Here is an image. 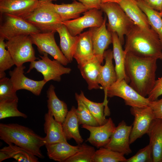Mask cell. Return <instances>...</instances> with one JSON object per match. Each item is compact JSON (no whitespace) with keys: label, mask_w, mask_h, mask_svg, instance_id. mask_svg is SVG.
I'll use <instances>...</instances> for the list:
<instances>
[{"label":"cell","mask_w":162,"mask_h":162,"mask_svg":"<svg viewBox=\"0 0 162 162\" xmlns=\"http://www.w3.org/2000/svg\"><path fill=\"white\" fill-rule=\"evenodd\" d=\"M157 59L126 54L125 70L130 85L144 97L148 95L155 83Z\"/></svg>","instance_id":"cell-1"},{"label":"cell","mask_w":162,"mask_h":162,"mask_svg":"<svg viewBox=\"0 0 162 162\" xmlns=\"http://www.w3.org/2000/svg\"><path fill=\"white\" fill-rule=\"evenodd\" d=\"M126 53L142 57L160 59L162 48L158 36L151 27L146 28L134 25L126 35Z\"/></svg>","instance_id":"cell-2"},{"label":"cell","mask_w":162,"mask_h":162,"mask_svg":"<svg viewBox=\"0 0 162 162\" xmlns=\"http://www.w3.org/2000/svg\"><path fill=\"white\" fill-rule=\"evenodd\" d=\"M0 138L8 144H14L37 157L44 158L40 149L46 144L45 137L28 128L17 124L1 123Z\"/></svg>","instance_id":"cell-3"},{"label":"cell","mask_w":162,"mask_h":162,"mask_svg":"<svg viewBox=\"0 0 162 162\" xmlns=\"http://www.w3.org/2000/svg\"><path fill=\"white\" fill-rule=\"evenodd\" d=\"M100 10L106 15L108 19L107 29L116 33L122 45L126 35L135 25L118 4L113 2L102 3Z\"/></svg>","instance_id":"cell-4"},{"label":"cell","mask_w":162,"mask_h":162,"mask_svg":"<svg viewBox=\"0 0 162 162\" xmlns=\"http://www.w3.org/2000/svg\"><path fill=\"white\" fill-rule=\"evenodd\" d=\"M52 2L40 1L38 6L24 19L41 32L55 31L62 24L59 15L52 9Z\"/></svg>","instance_id":"cell-5"},{"label":"cell","mask_w":162,"mask_h":162,"mask_svg":"<svg viewBox=\"0 0 162 162\" xmlns=\"http://www.w3.org/2000/svg\"><path fill=\"white\" fill-rule=\"evenodd\" d=\"M5 44L6 48L16 66L37 59L30 35H21L14 37L7 40Z\"/></svg>","instance_id":"cell-6"},{"label":"cell","mask_w":162,"mask_h":162,"mask_svg":"<svg viewBox=\"0 0 162 162\" xmlns=\"http://www.w3.org/2000/svg\"><path fill=\"white\" fill-rule=\"evenodd\" d=\"M114 96L122 98L125 104L131 107H146L149 102L147 98L140 95L124 79L117 80L108 88L104 101L108 102L107 98Z\"/></svg>","instance_id":"cell-7"},{"label":"cell","mask_w":162,"mask_h":162,"mask_svg":"<svg viewBox=\"0 0 162 162\" xmlns=\"http://www.w3.org/2000/svg\"><path fill=\"white\" fill-rule=\"evenodd\" d=\"M3 20L0 26V37L7 40L21 35L41 32L38 28L22 18L9 14H2Z\"/></svg>","instance_id":"cell-8"},{"label":"cell","mask_w":162,"mask_h":162,"mask_svg":"<svg viewBox=\"0 0 162 162\" xmlns=\"http://www.w3.org/2000/svg\"><path fill=\"white\" fill-rule=\"evenodd\" d=\"M42 54L43 56H39L41 59L30 62L26 73L30 72L34 68L43 75V80L47 82L51 80L59 82L62 75L68 74L71 72L70 68L64 67L55 59L51 60L48 57V54L44 53Z\"/></svg>","instance_id":"cell-9"},{"label":"cell","mask_w":162,"mask_h":162,"mask_svg":"<svg viewBox=\"0 0 162 162\" xmlns=\"http://www.w3.org/2000/svg\"><path fill=\"white\" fill-rule=\"evenodd\" d=\"M56 32H40L30 35L33 44L36 45L40 53H46L64 66L69 62L64 56L55 41Z\"/></svg>","instance_id":"cell-10"},{"label":"cell","mask_w":162,"mask_h":162,"mask_svg":"<svg viewBox=\"0 0 162 162\" xmlns=\"http://www.w3.org/2000/svg\"><path fill=\"white\" fill-rule=\"evenodd\" d=\"M83 13L81 17L62 22L73 36L79 35L86 28L99 27L103 23L104 18L101 10L92 9Z\"/></svg>","instance_id":"cell-11"},{"label":"cell","mask_w":162,"mask_h":162,"mask_svg":"<svg viewBox=\"0 0 162 162\" xmlns=\"http://www.w3.org/2000/svg\"><path fill=\"white\" fill-rule=\"evenodd\" d=\"M130 112L134 117L130 137V144L147 134L152 121L155 118L152 110L148 106L143 107H131Z\"/></svg>","instance_id":"cell-12"},{"label":"cell","mask_w":162,"mask_h":162,"mask_svg":"<svg viewBox=\"0 0 162 162\" xmlns=\"http://www.w3.org/2000/svg\"><path fill=\"white\" fill-rule=\"evenodd\" d=\"M26 67L23 65L16 66L9 71L10 80L14 89L17 91L20 89L28 91L36 96L40 95L43 88L47 82L44 80L36 81L26 77L24 74Z\"/></svg>","instance_id":"cell-13"},{"label":"cell","mask_w":162,"mask_h":162,"mask_svg":"<svg viewBox=\"0 0 162 162\" xmlns=\"http://www.w3.org/2000/svg\"><path fill=\"white\" fill-rule=\"evenodd\" d=\"M132 125H127L124 120L116 127L109 142L104 147L114 151L128 155L132 151L130 148V137Z\"/></svg>","instance_id":"cell-14"},{"label":"cell","mask_w":162,"mask_h":162,"mask_svg":"<svg viewBox=\"0 0 162 162\" xmlns=\"http://www.w3.org/2000/svg\"><path fill=\"white\" fill-rule=\"evenodd\" d=\"M106 16H105L102 24L99 27L89 28L94 56L103 63L104 54L109 45L112 43V33L106 27Z\"/></svg>","instance_id":"cell-15"},{"label":"cell","mask_w":162,"mask_h":162,"mask_svg":"<svg viewBox=\"0 0 162 162\" xmlns=\"http://www.w3.org/2000/svg\"><path fill=\"white\" fill-rule=\"evenodd\" d=\"M81 127L90 132L87 141L98 149L104 147L108 143L116 127L112 118H110L103 125L92 126L82 124Z\"/></svg>","instance_id":"cell-16"},{"label":"cell","mask_w":162,"mask_h":162,"mask_svg":"<svg viewBox=\"0 0 162 162\" xmlns=\"http://www.w3.org/2000/svg\"><path fill=\"white\" fill-rule=\"evenodd\" d=\"M38 0H0V12L23 19L30 15L38 6Z\"/></svg>","instance_id":"cell-17"},{"label":"cell","mask_w":162,"mask_h":162,"mask_svg":"<svg viewBox=\"0 0 162 162\" xmlns=\"http://www.w3.org/2000/svg\"><path fill=\"white\" fill-rule=\"evenodd\" d=\"M94 56L91 33L88 30L78 35L73 52V58L76 61L78 65H81L92 59Z\"/></svg>","instance_id":"cell-18"},{"label":"cell","mask_w":162,"mask_h":162,"mask_svg":"<svg viewBox=\"0 0 162 162\" xmlns=\"http://www.w3.org/2000/svg\"><path fill=\"white\" fill-rule=\"evenodd\" d=\"M105 63L101 66L98 77V82L104 90V95L108 88L117 81V75L114 66L112 51L111 49L106 50L104 54Z\"/></svg>","instance_id":"cell-19"},{"label":"cell","mask_w":162,"mask_h":162,"mask_svg":"<svg viewBox=\"0 0 162 162\" xmlns=\"http://www.w3.org/2000/svg\"><path fill=\"white\" fill-rule=\"evenodd\" d=\"M147 134L149 138L153 162H162V119H153Z\"/></svg>","instance_id":"cell-20"},{"label":"cell","mask_w":162,"mask_h":162,"mask_svg":"<svg viewBox=\"0 0 162 162\" xmlns=\"http://www.w3.org/2000/svg\"><path fill=\"white\" fill-rule=\"evenodd\" d=\"M44 130L46 134L44 137L46 145L67 142L63 130L62 123L56 121L49 112L44 116Z\"/></svg>","instance_id":"cell-21"},{"label":"cell","mask_w":162,"mask_h":162,"mask_svg":"<svg viewBox=\"0 0 162 162\" xmlns=\"http://www.w3.org/2000/svg\"><path fill=\"white\" fill-rule=\"evenodd\" d=\"M102 63L96 57L81 65H78L81 75L86 82L88 88L102 89L98 82V77Z\"/></svg>","instance_id":"cell-22"},{"label":"cell","mask_w":162,"mask_h":162,"mask_svg":"<svg viewBox=\"0 0 162 162\" xmlns=\"http://www.w3.org/2000/svg\"><path fill=\"white\" fill-rule=\"evenodd\" d=\"M45 146L49 158L59 162H65L81 148L80 144L75 146L70 145L68 142H58Z\"/></svg>","instance_id":"cell-23"},{"label":"cell","mask_w":162,"mask_h":162,"mask_svg":"<svg viewBox=\"0 0 162 162\" xmlns=\"http://www.w3.org/2000/svg\"><path fill=\"white\" fill-rule=\"evenodd\" d=\"M46 94L48 111L56 121L62 123L68 112L67 104L58 98L55 93V87L52 85H50Z\"/></svg>","instance_id":"cell-24"},{"label":"cell","mask_w":162,"mask_h":162,"mask_svg":"<svg viewBox=\"0 0 162 162\" xmlns=\"http://www.w3.org/2000/svg\"><path fill=\"white\" fill-rule=\"evenodd\" d=\"M134 24L139 27L150 28L147 16L134 0H122L118 4Z\"/></svg>","instance_id":"cell-25"},{"label":"cell","mask_w":162,"mask_h":162,"mask_svg":"<svg viewBox=\"0 0 162 162\" xmlns=\"http://www.w3.org/2000/svg\"><path fill=\"white\" fill-rule=\"evenodd\" d=\"M113 45V55L114 59L115 70L117 75V80L124 79L128 83L130 80L126 75L125 70V62L126 54L122 47L117 34L111 32Z\"/></svg>","instance_id":"cell-26"},{"label":"cell","mask_w":162,"mask_h":162,"mask_svg":"<svg viewBox=\"0 0 162 162\" xmlns=\"http://www.w3.org/2000/svg\"><path fill=\"white\" fill-rule=\"evenodd\" d=\"M52 9L59 16L62 22L74 19L80 17V14L89 9L81 3L74 0L71 3L54 4L52 2Z\"/></svg>","instance_id":"cell-27"},{"label":"cell","mask_w":162,"mask_h":162,"mask_svg":"<svg viewBox=\"0 0 162 162\" xmlns=\"http://www.w3.org/2000/svg\"><path fill=\"white\" fill-rule=\"evenodd\" d=\"M76 109L73 106L68 111L65 119L62 123L63 131L67 139H73L78 144L82 143L83 139L80 135L78 120L76 113Z\"/></svg>","instance_id":"cell-28"},{"label":"cell","mask_w":162,"mask_h":162,"mask_svg":"<svg viewBox=\"0 0 162 162\" xmlns=\"http://www.w3.org/2000/svg\"><path fill=\"white\" fill-rule=\"evenodd\" d=\"M56 32L58 33L60 38L61 50L69 63L71 62L73 58V52L78 35H72L63 24L57 29Z\"/></svg>","instance_id":"cell-29"},{"label":"cell","mask_w":162,"mask_h":162,"mask_svg":"<svg viewBox=\"0 0 162 162\" xmlns=\"http://www.w3.org/2000/svg\"><path fill=\"white\" fill-rule=\"evenodd\" d=\"M76 93L86 106L99 125H103L107 122L108 119L106 118L105 112L106 113L110 112L108 104L104 101L102 103L92 101L87 98L82 91L79 94Z\"/></svg>","instance_id":"cell-30"},{"label":"cell","mask_w":162,"mask_h":162,"mask_svg":"<svg viewBox=\"0 0 162 162\" xmlns=\"http://www.w3.org/2000/svg\"><path fill=\"white\" fill-rule=\"evenodd\" d=\"M136 2L147 16L151 28L158 34L162 48V17L159 12L150 8L143 0Z\"/></svg>","instance_id":"cell-31"},{"label":"cell","mask_w":162,"mask_h":162,"mask_svg":"<svg viewBox=\"0 0 162 162\" xmlns=\"http://www.w3.org/2000/svg\"><path fill=\"white\" fill-rule=\"evenodd\" d=\"M0 149L6 153L9 158H13L19 162H38L37 157L15 145L10 143Z\"/></svg>","instance_id":"cell-32"},{"label":"cell","mask_w":162,"mask_h":162,"mask_svg":"<svg viewBox=\"0 0 162 162\" xmlns=\"http://www.w3.org/2000/svg\"><path fill=\"white\" fill-rule=\"evenodd\" d=\"M124 155L105 147L96 151L93 162H125Z\"/></svg>","instance_id":"cell-33"},{"label":"cell","mask_w":162,"mask_h":162,"mask_svg":"<svg viewBox=\"0 0 162 162\" xmlns=\"http://www.w3.org/2000/svg\"><path fill=\"white\" fill-rule=\"evenodd\" d=\"M18 100H0V119L14 117L26 118L27 115L18 110Z\"/></svg>","instance_id":"cell-34"},{"label":"cell","mask_w":162,"mask_h":162,"mask_svg":"<svg viewBox=\"0 0 162 162\" xmlns=\"http://www.w3.org/2000/svg\"><path fill=\"white\" fill-rule=\"evenodd\" d=\"M75 97L77 103L76 113L79 124H86L92 126H99L97 121L86 106L79 98L76 93L75 94Z\"/></svg>","instance_id":"cell-35"},{"label":"cell","mask_w":162,"mask_h":162,"mask_svg":"<svg viewBox=\"0 0 162 162\" xmlns=\"http://www.w3.org/2000/svg\"><path fill=\"white\" fill-rule=\"evenodd\" d=\"M4 40L0 37V79L5 77V71L15 65L10 53L6 49Z\"/></svg>","instance_id":"cell-36"},{"label":"cell","mask_w":162,"mask_h":162,"mask_svg":"<svg viewBox=\"0 0 162 162\" xmlns=\"http://www.w3.org/2000/svg\"><path fill=\"white\" fill-rule=\"evenodd\" d=\"M80 150L65 162H93L96 150L94 147L85 143L80 144Z\"/></svg>","instance_id":"cell-37"},{"label":"cell","mask_w":162,"mask_h":162,"mask_svg":"<svg viewBox=\"0 0 162 162\" xmlns=\"http://www.w3.org/2000/svg\"><path fill=\"white\" fill-rule=\"evenodd\" d=\"M10 78L6 76L0 79V100H18Z\"/></svg>","instance_id":"cell-38"},{"label":"cell","mask_w":162,"mask_h":162,"mask_svg":"<svg viewBox=\"0 0 162 162\" xmlns=\"http://www.w3.org/2000/svg\"><path fill=\"white\" fill-rule=\"evenodd\" d=\"M152 148L149 144L140 150L134 155L127 159L125 162H152Z\"/></svg>","instance_id":"cell-39"},{"label":"cell","mask_w":162,"mask_h":162,"mask_svg":"<svg viewBox=\"0 0 162 162\" xmlns=\"http://www.w3.org/2000/svg\"><path fill=\"white\" fill-rule=\"evenodd\" d=\"M162 95V76L156 80L152 89L149 93L147 98L149 101L158 99Z\"/></svg>","instance_id":"cell-40"},{"label":"cell","mask_w":162,"mask_h":162,"mask_svg":"<svg viewBox=\"0 0 162 162\" xmlns=\"http://www.w3.org/2000/svg\"><path fill=\"white\" fill-rule=\"evenodd\" d=\"M148 106L152 109L155 118L162 119V98L149 101Z\"/></svg>","instance_id":"cell-41"},{"label":"cell","mask_w":162,"mask_h":162,"mask_svg":"<svg viewBox=\"0 0 162 162\" xmlns=\"http://www.w3.org/2000/svg\"><path fill=\"white\" fill-rule=\"evenodd\" d=\"M78 0L84 5L87 7L89 10L96 9L100 10L101 3L100 0Z\"/></svg>","instance_id":"cell-42"},{"label":"cell","mask_w":162,"mask_h":162,"mask_svg":"<svg viewBox=\"0 0 162 162\" xmlns=\"http://www.w3.org/2000/svg\"><path fill=\"white\" fill-rule=\"evenodd\" d=\"M144 2L150 8L160 12L162 8V0H143Z\"/></svg>","instance_id":"cell-43"},{"label":"cell","mask_w":162,"mask_h":162,"mask_svg":"<svg viewBox=\"0 0 162 162\" xmlns=\"http://www.w3.org/2000/svg\"><path fill=\"white\" fill-rule=\"evenodd\" d=\"M9 158L7 154L4 152L0 151V162L8 159H9Z\"/></svg>","instance_id":"cell-44"},{"label":"cell","mask_w":162,"mask_h":162,"mask_svg":"<svg viewBox=\"0 0 162 162\" xmlns=\"http://www.w3.org/2000/svg\"><path fill=\"white\" fill-rule=\"evenodd\" d=\"M122 0H100L101 4L107 2H113L118 4Z\"/></svg>","instance_id":"cell-45"},{"label":"cell","mask_w":162,"mask_h":162,"mask_svg":"<svg viewBox=\"0 0 162 162\" xmlns=\"http://www.w3.org/2000/svg\"><path fill=\"white\" fill-rule=\"evenodd\" d=\"M39 1L52 2V1H56L57 0H38Z\"/></svg>","instance_id":"cell-46"},{"label":"cell","mask_w":162,"mask_h":162,"mask_svg":"<svg viewBox=\"0 0 162 162\" xmlns=\"http://www.w3.org/2000/svg\"><path fill=\"white\" fill-rule=\"evenodd\" d=\"M159 13L160 16L162 17V8L161 10L159 12Z\"/></svg>","instance_id":"cell-47"},{"label":"cell","mask_w":162,"mask_h":162,"mask_svg":"<svg viewBox=\"0 0 162 162\" xmlns=\"http://www.w3.org/2000/svg\"><path fill=\"white\" fill-rule=\"evenodd\" d=\"M134 1H135L136 2H138V1H141V0H134Z\"/></svg>","instance_id":"cell-48"},{"label":"cell","mask_w":162,"mask_h":162,"mask_svg":"<svg viewBox=\"0 0 162 162\" xmlns=\"http://www.w3.org/2000/svg\"><path fill=\"white\" fill-rule=\"evenodd\" d=\"M160 59H162V55H161V57H160Z\"/></svg>","instance_id":"cell-49"}]
</instances>
